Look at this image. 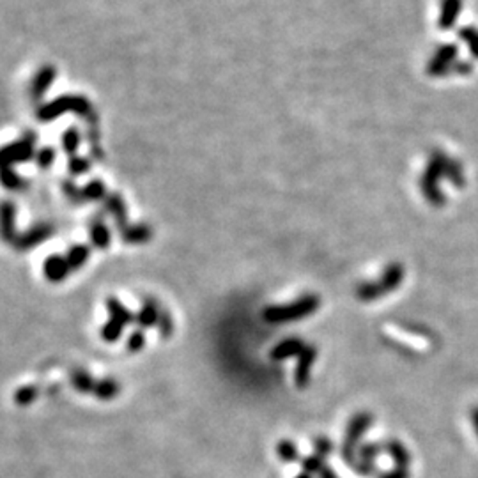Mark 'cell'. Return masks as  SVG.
Listing matches in <instances>:
<instances>
[{
  "label": "cell",
  "mask_w": 478,
  "mask_h": 478,
  "mask_svg": "<svg viewBox=\"0 0 478 478\" xmlns=\"http://www.w3.org/2000/svg\"><path fill=\"white\" fill-rule=\"evenodd\" d=\"M321 298L316 294H305L289 305H270L263 310V319L270 324H284L301 321L319 310Z\"/></svg>",
  "instance_id": "1"
},
{
  "label": "cell",
  "mask_w": 478,
  "mask_h": 478,
  "mask_svg": "<svg viewBox=\"0 0 478 478\" xmlns=\"http://www.w3.org/2000/svg\"><path fill=\"white\" fill-rule=\"evenodd\" d=\"M448 155H445L443 151H434L429 158V165L425 169L424 176H422L420 186L424 191L425 197L429 198V202L434 205H443L445 204V193L441 191V181L446 179L445 177V165Z\"/></svg>",
  "instance_id": "2"
},
{
  "label": "cell",
  "mask_w": 478,
  "mask_h": 478,
  "mask_svg": "<svg viewBox=\"0 0 478 478\" xmlns=\"http://www.w3.org/2000/svg\"><path fill=\"white\" fill-rule=\"evenodd\" d=\"M459 61V48L452 43L441 44L438 50L432 54L431 61L427 64V73L431 76H446L452 75L453 66Z\"/></svg>",
  "instance_id": "3"
},
{
  "label": "cell",
  "mask_w": 478,
  "mask_h": 478,
  "mask_svg": "<svg viewBox=\"0 0 478 478\" xmlns=\"http://www.w3.org/2000/svg\"><path fill=\"white\" fill-rule=\"evenodd\" d=\"M317 358V349L313 345H306L301 354L298 356V364L294 369V383L298 388H306L310 383V372Z\"/></svg>",
  "instance_id": "4"
},
{
  "label": "cell",
  "mask_w": 478,
  "mask_h": 478,
  "mask_svg": "<svg viewBox=\"0 0 478 478\" xmlns=\"http://www.w3.org/2000/svg\"><path fill=\"white\" fill-rule=\"evenodd\" d=\"M305 342L301 340V338H285V340L278 342L277 345H275L273 349H271L270 352V358L273 362H282V360H287V358H294V356H299L303 352V349H305Z\"/></svg>",
  "instance_id": "5"
},
{
  "label": "cell",
  "mask_w": 478,
  "mask_h": 478,
  "mask_svg": "<svg viewBox=\"0 0 478 478\" xmlns=\"http://www.w3.org/2000/svg\"><path fill=\"white\" fill-rule=\"evenodd\" d=\"M43 271H44V277H47L48 280L57 284V282H62L66 277H68L71 268H69V263L66 257L50 256L47 259V263H44Z\"/></svg>",
  "instance_id": "6"
},
{
  "label": "cell",
  "mask_w": 478,
  "mask_h": 478,
  "mask_svg": "<svg viewBox=\"0 0 478 478\" xmlns=\"http://www.w3.org/2000/svg\"><path fill=\"white\" fill-rule=\"evenodd\" d=\"M460 11H462V0H441V9H439L438 20L439 27L443 30L455 27Z\"/></svg>",
  "instance_id": "7"
},
{
  "label": "cell",
  "mask_w": 478,
  "mask_h": 478,
  "mask_svg": "<svg viewBox=\"0 0 478 478\" xmlns=\"http://www.w3.org/2000/svg\"><path fill=\"white\" fill-rule=\"evenodd\" d=\"M160 316H162V310H160L158 303L153 301V299H148V301L142 305V309L138 310L135 323L144 330V328H151L155 326V324H158Z\"/></svg>",
  "instance_id": "8"
},
{
  "label": "cell",
  "mask_w": 478,
  "mask_h": 478,
  "mask_svg": "<svg viewBox=\"0 0 478 478\" xmlns=\"http://www.w3.org/2000/svg\"><path fill=\"white\" fill-rule=\"evenodd\" d=\"M107 309H108V313H110V319L119 321V323L124 324V326H126V324L135 323V319H137V313L131 312V310L128 309V306H124L117 298H108Z\"/></svg>",
  "instance_id": "9"
},
{
  "label": "cell",
  "mask_w": 478,
  "mask_h": 478,
  "mask_svg": "<svg viewBox=\"0 0 478 478\" xmlns=\"http://www.w3.org/2000/svg\"><path fill=\"white\" fill-rule=\"evenodd\" d=\"M369 424H371V418H369L367 414H360V417L352 418L351 424H349V427H347V436H345L344 445L354 446L356 441H358V438H360V436L365 432V429L369 427Z\"/></svg>",
  "instance_id": "10"
},
{
  "label": "cell",
  "mask_w": 478,
  "mask_h": 478,
  "mask_svg": "<svg viewBox=\"0 0 478 478\" xmlns=\"http://www.w3.org/2000/svg\"><path fill=\"white\" fill-rule=\"evenodd\" d=\"M96 383L94 381L92 376L89 372L82 371V369H76V371L71 372V385L76 392L80 393H94V388H96Z\"/></svg>",
  "instance_id": "11"
},
{
  "label": "cell",
  "mask_w": 478,
  "mask_h": 478,
  "mask_svg": "<svg viewBox=\"0 0 478 478\" xmlns=\"http://www.w3.org/2000/svg\"><path fill=\"white\" fill-rule=\"evenodd\" d=\"M121 393V385H119L115 379L104 378L100 379L96 383V388H94V395L100 400H112Z\"/></svg>",
  "instance_id": "12"
},
{
  "label": "cell",
  "mask_w": 478,
  "mask_h": 478,
  "mask_svg": "<svg viewBox=\"0 0 478 478\" xmlns=\"http://www.w3.org/2000/svg\"><path fill=\"white\" fill-rule=\"evenodd\" d=\"M445 177L446 181L453 184L457 188H464L466 184V176H464V169L455 158H446V165H445Z\"/></svg>",
  "instance_id": "13"
},
{
  "label": "cell",
  "mask_w": 478,
  "mask_h": 478,
  "mask_svg": "<svg viewBox=\"0 0 478 478\" xmlns=\"http://www.w3.org/2000/svg\"><path fill=\"white\" fill-rule=\"evenodd\" d=\"M277 453L282 462H296L299 459L298 446L291 439H280L277 445Z\"/></svg>",
  "instance_id": "14"
},
{
  "label": "cell",
  "mask_w": 478,
  "mask_h": 478,
  "mask_svg": "<svg viewBox=\"0 0 478 478\" xmlns=\"http://www.w3.org/2000/svg\"><path fill=\"white\" fill-rule=\"evenodd\" d=\"M124 331V324H121L119 321L115 319H108L107 323L103 324V328H101V338H103L104 342H117L119 338H121V335H123Z\"/></svg>",
  "instance_id": "15"
},
{
  "label": "cell",
  "mask_w": 478,
  "mask_h": 478,
  "mask_svg": "<svg viewBox=\"0 0 478 478\" xmlns=\"http://www.w3.org/2000/svg\"><path fill=\"white\" fill-rule=\"evenodd\" d=\"M66 259H68L69 268H71V270H78V268H82L83 264L87 263V259H89V249L82 245L73 246V249L69 250Z\"/></svg>",
  "instance_id": "16"
},
{
  "label": "cell",
  "mask_w": 478,
  "mask_h": 478,
  "mask_svg": "<svg viewBox=\"0 0 478 478\" xmlns=\"http://www.w3.org/2000/svg\"><path fill=\"white\" fill-rule=\"evenodd\" d=\"M459 37L470 48L471 55L474 59H478V29H474V27H462V29H459Z\"/></svg>",
  "instance_id": "17"
},
{
  "label": "cell",
  "mask_w": 478,
  "mask_h": 478,
  "mask_svg": "<svg viewBox=\"0 0 478 478\" xmlns=\"http://www.w3.org/2000/svg\"><path fill=\"white\" fill-rule=\"evenodd\" d=\"M37 393L40 392H37V388L34 385L22 386V388H18L15 392V402L22 407L30 406L37 399Z\"/></svg>",
  "instance_id": "18"
},
{
  "label": "cell",
  "mask_w": 478,
  "mask_h": 478,
  "mask_svg": "<svg viewBox=\"0 0 478 478\" xmlns=\"http://www.w3.org/2000/svg\"><path fill=\"white\" fill-rule=\"evenodd\" d=\"M48 234H50V230H47V229H36V230H32V232H29V234H27V236L20 237L18 246H20V249H30V246L37 245V243H40L41 239H44V237H47Z\"/></svg>",
  "instance_id": "19"
},
{
  "label": "cell",
  "mask_w": 478,
  "mask_h": 478,
  "mask_svg": "<svg viewBox=\"0 0 478 478\" xmlns=\"http://www.w3.org/2000/svg\"><path fill=\"white\" fill-rule=\"evenodd\" d=\"M149 236H151V232H149L148 227H131V229H128L126 232H123L124 241H130V243L148 241Z\"/></svg>",
  "instance_id": "20"
},
{
  "label": "cell",
  "mask_w": 478,
  "mask_h": 478,
  "mask_svg": "<svg viewBox=\"0 0 478 478\" xmlns=\"http://www.w3.org/2000/svg\"><path fill=\"white\" fill-rule=\"evenodd\" d=\"M301 467H303V471H305V473H309V474H319L321 473V470H323L324 467V459L323 457H319L317 455V453H310L309 457H305V459L301 460Z\"/></svg>",
  "instance_id": "21"
},
{
  "label": "cell",
  "mask_w": 478,
  "mask_h": 478,
  "mask_svg": "<svg viewBox=\"0 0 478 478\" xmlns=\"http://www.w3.org/2000/svg\"><path fill=\"white\" fill-rule=\"evenodd\" d=\"M90 237H92V243L97 246V249H107L108 243H110V234H108L107 227L104 225L94 227Z\"/></svg>",
  "instance_id": "22"
},
{
  "label": "cell",
  "mask_w": 478,
  "mask_h": 478,
  "mask_svg": "<svg viewBox=\"0 0 478 478\" xmlns=\"http://www.w3.org/2000/svg\"><path fill=\"white\" fill-rule=\"evenodd\" d=\"M145 347V335L144 331H133V333L128 337V342H126V349L130 352H141L142 349Z\"/></svg>",
  "instance_id": "23"
},
{
  "label": "cell",
  "mask_w": 478,
  "mask_h": 478,
  "mask_svg": "<svg viewBox=\"0 0 478 478\" xmlns=\"http://www.w3.org/2000/svg\"><path fill=\"white\" fill-rule=\"evenodd\" d=\"M158 328L163 338L172 337L174 321H172V316H170L169 312H165V310H162V316H160V321H158Z\"/></svg>",
  "instance_id": "24"
},
{
  "label": "cell",
  "mask_w": 478,
  "mask_h": 478,
  "mask_svg": "<svg viewBox=\"0 0 478 478\" xmlns=\"http://www.w3.org/2000/svg\"><path fill=\"white\" fill-rule=\"evenodd\" d=\"M313 448H316L317 455L326 459V457L333 452V443H331L328 438H316V441H313Z\"/></svg>",
  "instance_id": "25"
},
{
  "label": "cell",
  "mask_w": 478,
  "mask_h": 478,
  "mask_svg": "<svg viewBox=\"0 0 478 478\" xmlns=\"http://www.w3.org/2000/svg\"><path fill=\"white\" fill-rule=\"evenodd\" d=\"M473 71V64L470 61H457L455 66H453L452 75H459V76H467L470 73Z\"/></svg>",
  "instance_id": "26"
},
{
  "label": "cell",
  "mask_w": 478,
  "mask_h": 478,
  "mask_svg": "<svg viewBox=\"0 0 478 478\" xmlns=\"http://www.w3.org/2000/svg\"><path fill=\"white\" fill-rule=\"evenodd\" d=\"M354 470L358 471L360 474H371L374 467H372L371 464H367V462H360V464H354Z\"/></svg>",
  "instance_id": "27"
},
{
  "label": "cell",
  "mask_w": 478,
  "mask_h": 478,
  "mask_svg": "<svg viewBox=\"0 0 478 478\" xmlns=\"http://www.w3.org/2000/svg\"><path fill=\"white\" fill-rule=\"evenodd\" d=\"M319 478H338V477H337V473H335V470H333V467H330V466H324L323 470H321Z\"/></svg>",
  "instance_id": "28"
},
{
  "label": "cell",
  "mask_w": 478,
  "mask_h": 478,
  "mask_svg": "<svg viewBox=\"0 0 478 478\" xmlns=\"http://www.w3.org/2000/svg\"><path fill=\"white\" fill-rule=\"evenodd\" d=\"M360 453H362V457H364V460L372 459V457H374V453H376V446H364Z\"/></svg>",
  "instance_id": "29"
},
{
  "label": "cell",
  "mask_w": 478,
  "mask_h": 478,
  "mask_svg": "<svg viewBox=\"0 0 478 478\" xmlns=\"http://www.w3.org/2000/svg\"><path fill=\"white\" fill-rule=\"evenodd\" d=\"M294 478H312V474H309V473H301V474H298V477H294Z\"/></svg>",
  "instance_id": "30"
}]
</instances>
